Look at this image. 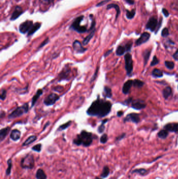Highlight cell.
Listing matches in <instances>:
<instances>
[{
  "mask_svg": "<svg viewBox=\"0 0 178 179\" xmlns=\"http://www.w3.org/2000/svg\"><path fill=\"white\" fill-rule=\"evenodd\" d=\"M172 93V90L171 88L170 87H166L165 89L163 90L162 94L164 98H165V99H167L169 97V96L171 95Z\"/></svg>",
  "mask_w": 178,
  "mask_h": 179,
  "instance_id": "cell-25",
  "label": "cell"
},
{
  "mask_svg": "<svg viewBox=\"0 0 178 179\" xmlns=\"http://www.w3.org/2000/svg\"><path fill=\"white\" fill-rule=\"evenodd\" d=\"M164 128L167 131L178 133V123H169L165 125Z\"/></svg>",
  "mask_w": 178,
  "mask_h": 179,
  "instance_id": "cell-15",
  "label": "cell"
},
{
  "mask_svg": "<svg viewBox=\"0 0 178 179\" xmlns=\"http://www.w3.org/2000/svg\"><path fill=\"white\" fill-rule=\"evenodd\" d=\"M21 131L16 129L12 130L10 134V138L12 140L14 141L18 140L21 138Z\"/></svg>",
  "mask_w": 178,
  "mask_h": 179,
  "instance_id": "cell-16",
  "label": "cell"
},
{
  "mask_svg": "<svg viewBox=\"0 0 178 179\" xmlns=\"http://www.w3.org/2000/svg\"><path fill=\"white\" fill-rule=\"evenodd\" d=\"M149 38H150V34L147 32H145L141 35L140 37L136 41L135 44L136 46H140V45L147 42L149 41Z\"/></svg>",
  "mask_w": 178,
  "mask_h": 179,
  "instance_id": "cell-14",
  "label": "cell"
},
{
  "mask_svg": "<svg viewBox=\"0 0 178 179\" xmlns=\"http://www.w3.org/2000/svg\"><path fill=\"white\" fill-rule=\"evenodd\" d=\"M71 69L68 65H66L63 68L58 76V81L59 82L63 80L69 81L71 79Z\"/></svg>",
  "mask_w": 178,
  "mask_h": 179,
  "instance_id": "cell-6",
  "label": "cell"
},
{
  "mask_svg": "<svg viewBox=\"0 0 178 179\" xmlns=\"http://www.w3.org/2000/svg\"><path fill=\"white\" fill-rule=\"evenodd\" d=\"M108 137L107 135L106 134H103L101 137H100V141L101 144H105L108 141Z\"/></svg>",
  "mask_w": 178,
  "mask_h": 179,
  "instance_id": "cell-40",
  "label": "cell"
},
{
  "mask_svg": "<svg viewBox=\"0 0 178 179\" xmlns=\"http://www.w3.org/2000/svg\"><path fill=\"white\" fill-rule=\"evenodd\" d=\"M100 179V178H98V177H97V178H95V179Z\"/></svg>",
  "mask_w": 178,
  "mask_h": 179,
  "instance_id": "cell-58",
  "label": "cell"
},
{
  "mask_svg": "<svg viewBox=\"0 0 178 179\" xmlns=\"http://www.w3.org/2000/svg\"><path fill=\"white\" fill-rule=\"evenodd\" d=\"M147 170L144 169H136L132 171V173H137L140 174V175L144 176L147 173Z\"/></svg>",
  "mask_w": 178,
  "mask_h": 179,
  "instance_id": "cell-37",
  "label": "cell"
},
{
  "mask_svg": "<svg viewBox=\"0 0 178 179\" xmlns=\"http://www.w3.org/2000/svg\"><path fill=\"white\" fill-rule=\"evenodd\" d=\"M125 1L129 4H133L134 3V1L133 0H125Z\"/></svg>",
  "mask_w": 178,
  "mask_h": 179,
  "instance_id": "cell-55",
  "label": "cell"
},
{
  "mask_svg": "<svg viewBox=\"0 0 178 179\" xmlns=\"http://www.w3.org/2000/svg\"><path fill=\"white\" fill-rule=\"evenodd\" d=\"M104 92H105V98H111L112 96V90L109 87H104Z\"/></svg>",
  "mask_w": 178,
  "mask_h": 179,
  "instance_id": "cell-28",
  "label": "cell"
},
{
  "mask_svg": "<svg viewBox=\"0 0 178 179\" xmlns=\"http://www.w3.org/2000/svg\"><path fill=\"white\" fill-rule=\"evenodd\" d=\"M173 57L176 60H178V49L173 55Z\"/></svg>",
  "mask_w": 178,
  "mask_h": 179,
  "instance_id": "cell-51",
  "label": "cell"
},
{
  "mask_svg": "<svg viewBox=\"0 0 178 179\" xmlns=\"http://www.w3.org/2000/svg\"><path fill=\"white\" fill-rule=\"evenodd\" d=\"M146 106L145 102L142 100H135L132 102V107L135 109H144Z\"/></svg>",
  "mask_w": 178,
  "mask_h": 179,
  "instance_id": "cell-12",
  "label": "cell"
},
{
  "mask_svg": "<svg viewBox=\"0 0 178 179\" xmlns=\"http://www.w3.org/2000/svg\"><path fill=\"white\" fill-rule=\"evenodd\" d=\"M114 8L116 11V18H117L119 16L120 13V8L119 6L115 4H111L109 6H107V10L110 9V8Z\"/></svg>",
  "mask_w": 178,
  "mask_h": 179,
  "instance_id": "cell-31",
  "label": "cell"
},
{
  "mask_svg": "<svg viewBox=\"0 0 178 179\" xmlns=\"http://www.w3.org/2000/svg\"><path fill=\"white\" fill-rule=\"evenodd\" d=\"M41 27V24L39 23H36L34 24H33L32 27H31L30 30L28 33V36H31L33 35L35 33L36 31H37Z\"/></svg>",
  "mask_w": 178,
  "mask_h": 179,
  "instance_id": "cell-21",
  "label": "cell"
},
{
  "mask_svg": "<svg viewBox=\"0 0 178 179\" xmlns=\"http://www.w3.org/2000/svg\"><path fill=\"white\" fill-rule=\"evenodd\" d=\"M135 15V10H133L131 11H129V10H127V14H126V15H127V18L129 19H133L134 15Z\"/></svg>",
  "mask_w": 178,
  "mask_h": 179,
  "instance_id": "cell-35",
  "label": "cell"
},
{
  "mask_svg": "<svg viewBox=\"0 0 178 179\" xmlns=\"http://www.w3.org/2000/svg\"><path fill=\"white\" fill-rule=\"evenodd\" d=\"M37 137L35 135L30 136L23 143V144H22V146H27L29 145L30 144L33 143L34 142H35L37 140Z\"/></svg>",
  "mask_w": 178,
  "mask_h": 179,
  "instance_id": "cell-22",
  "label": "cell"
},
{
  "mask_svg": "<svg viewBox=\"0 0 178 179\" xmlns=\"http://www.w3.org/2000/svg\"><path fill=\"white\" fill-rule=\"evenodd\" d=\"M112 50H112V49H111V50H108V51H107V52H106L105 54H104V56L105 57L108 56H109V54H110L112 52Z\"/></svg>",
  "mask_w": 178,
  "mask_h": 179,
  "instance_id": "cell-52",
  "label": "cell"
},
{
  "mask_svg": "<svg viewBox=\"0 0 178 179\" xmlns=\"http://www.w3.org/2000/svg\"><path fill=\"white\" fill-rule=\"evenodd\" d=\"M151 50H149V49L145 50L143 53V57H144V65H145L147 63V61H148L149 57H150V55H151Z\"/></svg>",
  "mask_w": 178,
  "mask_h": 179,
  "instance_id": "cell-27",
  "label": "cell"
},
{
  "mask_svg": "<svg viewBox=\"0 0 178 179\" xmlns=\"http://www.w3.org/2000/svg\"><path fill=\"white\" fill-rule=\"evenodd\" d=\"M93 141V135L86 130H82L81 134L77 135L73 140V144L77 146L83 145L84 147H89Z\"/></svg>",
  "mask_w": 178,
  "mask_h": 179,
  "instance_id": "cell-2",
  "label": "cell"
},
{
  "mask_svg": "<svg viewBox=\"0 0 178 179\" xmlns=\"http://www.w3.org/2000/svg\"><path fill=\"white\" fill-rule=\"evenodd\" d=\"M29 111L28 103H25L22 106L17 107L8 115V119H14L26 114Z\"/></svg>",
  "mask_w": 178,
  "mask_h": 179,
  "instance_id": "cell-3",
  "label": "cell"
},
{
  "mask_svg": "<svg viewBox=\"0 0 178 179\" xmlns=\"http://www.w3.org/2000/svg\"><path fill=\"white\" fill-rule=\"evenodd\" d=\"M111 107L110 102L98 98L92 103L86 113L89 116L103 117L110 113Z\"/></svg>",
  "mask_w": 178,
  "mask_h": 179,
  "instance_id": "cell-1",
  "label": "cell"
},
{
  "mask_svg": "<svg viewBox=\"0 0 178 179\" xmlns=\"http://www.w3.org/2000/svg\"><path fill=\"white\" fill-rule=\"evenodd\" d=\"M10 127H6L1 129L0 130V141L1 142L3 141V140L8 135V133L10 130Z\"/></svg>",
  "mask_w": 178,
  "mask_h": 179,
  "instance_id": "cell-20",
  "label": "cell"
},
{
  "mask_svg": "<svg viewBox=\"0 0 178 179\" xmlns=\"http://www.w3.org/2000/svg\"><path fill=\"white\" fill-rule=\"evenodd\" d=\"M168 135V132L167 130L166 129L160 130L158 134V136L159 138L162 139L166 138Z\"/></svg>",
  "mask_w": 178,
  "mask_h": 179,
  "instance_id": "cell-34",
  "label": "cell"
},
{
  "mask_svg": "<svg viewBox=\"0 0 178 179\" xmlns=\"http://www.w3.org/2000/svg\"><path fill=\"white\" fill-rule=\"evenodd\" d=\"M5 113L4 112L1 111V118H2V116H3L4 115H5Z\"/></svg>",
  "mask_w": 178,
  "mask_h": 179,
  "instance_id": "cell-57",
  "label": "cell"
},
{
  "mask_svg": "<svg viewBox=\"0 0 178 179\" xmlns=\"http://www.w3.org/2000/svg\"><path fill=\"white\" fill-rule=\"evenodd\" d=\"M133 83V81L131 80L127 81L124 83L123 86V87H122V92L124 94H127L129 93V90L132 86Z\"/></svg>",
  "mask_w": 178,
  "mask_h": 179,
  "instance_id": "cell-17",
  "label": "cell"
},
{
  "mask_svg": "<svg viewBox=\"0 0 178 179\" xmlns=\"http://www.w3.org/2000/svg\"><path fill=\"white\" fill-rule=\"evenodd\" d=\"M140 120V116L136 113H131L127 115L126 117L124 118V122H132L135 123H138Z\"/></svg>",
  "mask_w": 178,
  "mask_h": 179,
  "instance_id": "cell-13",
  "label": "cell"
},
{
  "mask_svg": "<svg viewBox=\"0 0 178 179\" xmlns=\"http://www.w3.org/2000/svg\"><path fill=\"white\" fill-rule=\"evenodd\" d=\"M110 0H105V1H103V2H101V3H98V4L97 5V6H103V3H105L106 2H108V1H109Z\"/></svg>",
  "mask_w": 178,
  "mask_h": 179,
  "instance_id": "cell-53",
  "label": "cell"
},
{
  "mask_svg": "<svg viewBox=\"0 0 178 179\" xmlns=\"http://www.w3.org/2000/svg\"><path fill=\"white\" fill-rule=\"evenodd\" d=\"M98 71H99V67H97V68H96V70L95 71L94 75L92 76V79H91L90 81V83H92V82L94 81V80L96 79L97 75H98Z\"/></svg>",
  "mask_w": 178,
  "mask_h": 179,
  "instance_id": "cell-43",
  "label": "cell"
},
{
  "mask_svg": "<svg viewBox=\"0 0 178 179\" xmlns=\"http://www.w3.org/2000/svg\"><path fill=\"white\" fill-rule=\"evenodd\" d=\"M162 13H163L164 15L166 17H168L169 15V12H168L167 10L166 9H165V8H163V9H162Z\"/></svg>",
  "mask_w": 178,
  "mask_h": 179,
  "instance_id": "cell-50",
  "label": "cell"
},
{
  "mask_svg": "<svg viewBox=\"0 0 178 179\" xmlns=\"http://www.w3.org/2000/svg\"><path fill=\"white\" fill-rule=\"evenodd\" d=\"M159 60L157 58V57L156 56H155L154 58H153V61L151 63V66H154V65H156L159 63Z\"/></svg>",
  "mask_w": 178,
  "mask_h": 179,
  "instance_id": "cell-44",
  "label": "cell"
},
{
  "mask_svg": "<svg viewBox=\"0 0 178 179\" xmlns=\"http://www.w3.org/2000/svg\"><path fill=\"white\" fill-rule=\"evenodd\" d=\"M6 94H7V91L5 89H2L1 90V100L2 101H4L6 97Z\"/></svg>",
  "mask_w": 178,
  "mask_h": 179,
  "instance_id": "cell-41",
  "label": "cell"
},
{
  "mask_svg": "<svg viewBox=\"0 0 178 179\" xmlns=\"http://www.w3.org/2000/svg\"><path fill=\"white\" fill-rule=\"evenodd\" d=\"M158 25V21L156 17H152L150 19L146 25V28L149 30L151 32H153L156 30L157 26Z\"/></svg>",
  "mask_w": 178,
  "mask_h": 179,
  "instance_id": "cell-10",
  "label": "cell"
},
{
  "mask_svg": "<svg viewBox=\"0 0 178 179\" xmlns=\"http://www.w3.org/2000/svg\"><path fill=\"white\" fill-rule=\"evenodd\" d=\"M169 30H168V28H165L162 31V37H167L169 35Z\"/></svg>",
  "mask_w": 178,
  "mask_h": 179,
  "instance_id": "cell-45",
  "label": "cell"
},
{
  "mask_svg": "<svg viewBox=\"0 0 178 179\" xmlns=\"http://www.w3.org/2000/svg\"><path fill=\"white\" fill-rule=\"evenodd\" d=\"M125 136V134H122L121 135H120V136H118V137H117L116 138V141H119V140H121V139L123 138Z\"/></svg>",
  "mask_w": 178,
  "mask_h": 179,
  "instance_id": "cell-49",
  "label": "cell"
},
{
  "mask_svg": "<svg viewBox=\"0 0 178 179\" xmlns=\"http://www.w3.org/2000/svg\"><path fill=\"white\" fill-rule=\"evenodd\" d=\"M36 178L37 179H47V176L42 169H39L36 172Z\"/></svg>",
  "mask_w": 178,
  "mask_h": 179,
  "instance_id": "cell-23",
  "label": "cell"
},
{
  "mask_svg": "<svg viewBox=\"0 0 178 179\" xmlns=\"http://www.w3.org/2000/svg\"><path fill=\"white\" fill-rule=\"evenodd\" d=\"M72 124V121H68V122L65 123L64 124H62V125L60 126L58 128V131H62V130H65L66 129H67Z\"/></svg>",
  "mask_w": 178,
  "mask_h": 179,
  "instance_id": "cell-33",
  "label": "cell"
},
{
  "mask_svg": "<svg viewBox=\"0 0 178 179\" xmlns=\"http://www.w3.org/2000/svg\"><path fill=\"white\" fill-rule=\"evenodd\" d=\"M59 99V95L55 93H51L44 98L43 103L46 106H51L54 105Z\"/></svg>",
  "mask_w": 178,
  "mask_h": 179,
  "instance_id": "cell-8",
  "label": "cell"
},
{
  "mask_svg": "<svg viewBox=\"0 0 178 179\" xmlns=\"http://www.w3.org/2000/svg\"><path fill=\"white\" fill-rule=\"evenodd\" d=\"M8 168L6 170V175L7 176H9L11 174V170H12V160L11 159H9L8 161Z\"/></svg>",
  "mask_w": 178,
  "mask_h": 179,
  "instance_id": "cell-32",
  "label": "cell"
},
{
  "mask_svg": "<svg viewBox=\"0 0 178 179\" xmlns=\"http://www.w3.org/2000/svg\"><path fill=\"white\" fill-rule=\"evenodd\" d=\"M95 29H94L92 30V32L89 34L87 36L86 38H84V40L83 41L82 44L84 46H86L88 43H89V41L92 39V38L93 37V36H94V33H95Z\"/></svg>",
  "mask_w": 178,
  "mask_h": 179,
  "instance_id": "cell-24",
  "label": "cell"
},
{
  "mask_svg": "<svg viewBox=\"0 0 178 179\" xmlns=\"http://www.w3.org/2000/svg\"><path fill=\"white\" fill-rule=\"evenodd\" d=\"M132 46V42L129 41L128 43H127V44L125 45V49H126V51H127V52L129 51V50H131V49Z\"/></svg>",
  "mask_w": 178,
  "mask_h": 179,
  "instance_id": "cell-46",
  "label": "cell"
},
{
  "mask_svg": "<svg viewBox=\"0 0 178 179\" xmlns=\"http://www.w3.org/2000/svg\"><path fill=\"white\" fill-rule=\"evenodd\" d=\"M49 41V38H46V39L43 41L42 43H41L40 45V46L38 47V48H41L43 47V46H44L47 43H48Z\"/></svg>",
  "mask_w": 178,
  "mask_h": 179,
  "instance_id": "cell-47",
  "label": "cell"
},
{
  "mask_svg": "<svg viewBox=\"0 0 178 179\" xmlns=\"http://www.w3.org/2000/svg\"><path fill=\"white\" fill-rule=\"evenodd\" d=\"M50 124V122H48L46 124L44 125V127H43V129H42V131H43L44 130H45L46 128L48 126H49Z\"/></svg>",
  "mask_w": 178,
  "mask_h": 179,
  "instance_id": "cell-54",
  "label": "cell"
},
{
  "mask_svg": "<svg viewBox=\"0 0 178 179\" xmlns=\"http://www.w3.org/2000/svg\"><path fill=\"white\" fill-rule=\"evenodd\" d=\"M42 93H43V90L39 89L37 90V91L36 93L35 94L32 98L31 107H33L34 106L36 103L37 102V101L38 100V98L40 97L41 95H42Z\"/></svg>",
  "mask_w": 178,
  "mask_h": 179,
  "instance_id": "cell-19",
  "label": "cell"
},
{
  "mask_svg": "<svg viewBox=\"0 0 178 179\" xmlns=\"http://www.w3.org/2000/svg\"><path fill=\"white\" fill-rule=\"evenodd\" d=\"M124 59L125 64V69L127 71V74L128 75H129L132 73L133 69L132 57L131 54H125L124 56Z\"/></svg>",
  "mask_w": 178,
  "mask_h": 179,
  "instance_id": "cell-7",
  "label": "cell"
},
{
  "mask_svg": "<svg viewBox=\"0 0 178 179\" xmlns=\"http://www.w3.org/2000/svg\"><path fill=\"white\" fill-rule=\"evenodd\" d=\"M104 124H105V123H101V124L98 128L97 130H98V132L99 133V134L103 133L105 129V126Z\"/></svg>",
  "mask_w": 178,
  "mask_h": 179,
  "instance_id": "cell-42",
  "label": "cell"
},
{
  "mask_svg": "<svg viewBox=\"0 0 178 179\" xmlns=\"http://www.w3.org/2000/svg\"><path fill=\"white\" fill-rule=\"evenodd\" d=\"M41 148H42V145L41 144H38L32 147L31 149L33 151L36 152H40L41 151Z\"/></svg>",
  "mask_w": 178,
  "mask_h": 179,
  "instance_id": "cell-38",
  "label": "cell"
},
{
  "mask_svg": "<svg viewBox=\"0 0 178 179\" xmlns=\"http://www.w3.org/2000/svg\"><path fill=\"white\" fill-rule=\"evenodd\" d=\"M152 75L155 78H160L163 76V73L158 69H155L152 72Z\"/></svg>",
  "mask_w": 178,
  "mask_h": 179,
  "instance_id": "cell-30",
  "label": "cell"
},
{
  "mask_svg": "<svg viewBox=\"0 0 178 179\" xmlns=\"http://www.w3.org/2000/svg\"><path fill=\"white\" fill-rule=\"evenodd\" d=\"M21 166L25 169H32L35 166V159L34 156L31 154H28L23 158L21 161Z\"/></svg>",
  "mask_w": 178,
  "mask_h": 179,
  "instance_id": "cell-4",
  "label": "cell"
},
{
  "mask_svg": "<svg viewBox=\"0 0 178 179\" xmlns=\"http://www.w3.org/2000/svg\"><path fill=\"white\" fill-rule=\"evenodd\" d=\"M73 47L74 51L76 53H79V54L84 53V52H86L87 50L86 48L83 47L81 42L77 40H76L74 41L73 43Z\"/></svg>",
  "mask_w": 178,
  "mask_h": 179,
  "instance_id": "cell-11",
  "label": "cell"
},
{
  "mask_svg": "<svg viewBox=\"0 0 178 179\" xmlns=\"http://www.w3.org/2000/svg\"><path fill=\"white\" fill-rule=\"evenodd\" d=\"M133 85L136 87H143V85H144V82L140 81V80H134L133 81Z\"/></svg>",
  "mask_w": 178,
  "mask_h": 179,
  "instance_id": "cell-36",
  "label": "cell"
},
{
  "mask_svg": "<svg viewBox=\"0 0 178 179\" xmlns=\"http://www.w3.org/2000/svg\"><path fill=\"white\" fill-rule=\"evenodd\" d=\"M110 173V169L108 166H105L103 168L102 173L101 174V176L103 178H105L109 176Z\"/></svg>",
  "mask_w": 178,
  "mask_h": 179,
  "instance_id": "cell-29",
  "label": "cell"
},
{
  "mask_svg": "<svg viewBox=\"0 0 178 179\" xmlns=\"http://www.w3.org/2000/svg\"><path fill=\"white\" fill-rule=\"evenodd\" d=\"M23 13V10L22 8L20 6H16L15 10L14 11L11 17V20L14 21L17 19L18 17Z\"/></svg>",
  "mask_w": 178,
  "mask_h": 179,
  "instance_id": "cell-18",
  "label": "cell"
},
{
  "mask_svg": "<svg viewBox=\"0 0 178 179\" xmlns=\"http://www.w3.org/2000/svg\"><path fill=\"white\" fill-rule=\"evenodd\" d=\"M123 114V112L119 111L117 113V116L118 117L121 116Z\"/></svg>",
  "mask_w": 178,
  "mask_h": 179,
  "instance_id": "cell-56",
  "label": "cell"
},
{
  "mask_svg": "<svg viewBox=\"0 0 178 179\" xmlns=\"http://www.w3.org/2000/svg\"><path fill=\"white\" fill-rule=\"evenodd\" d=\"M126 52V49L125 46H119L118 47L116 50V54L118 56H121L124 54L125 52Z\"/></svg>",
  "mask_w": 178,
  "mask_h": 179,
  "instance_id": "cell-26",
  "label": "cell"
},
{
  "mask_svg": "<svg viewBox=\"0 0 178 179\" xmlns=\"http://www.w3.org/2000/svg\"><path fill=\"white\" fill-rule=\"evenodd\" d=\"M83 18H84L83 16L78 17L75 19V21H74L71 26V28L72 29L75 30L77 32L79 33H85L87 31V29L86 26L81 25V22L83 19Z\"/></svg>",
  "mask_w": 178,
  "mask_h": 179,
  "instance_id": "cell-5",
  "label": "cell"
},
{
  "mask_svg": "<svg viewBox=\"0 0 178 179\" xmlns=\"http://www.w3.org/2000/svg\"><path fill=\"white\" fill-rule=\"evenodd\" d=\"M165 64L166 67L170 70H172L175 68V63L172 61H165Z\"/></svg>",
  "mask_w": 178,
  "mask_h": 179,
  "instance_id": "cell-39",
  "label": "cell"
},
{
  "mask_svg": "<svg viewBox=\"0 0 178 179\" xmlns=\"http://www.w3.org/2000/svg\"><path fill=\"white\" fill-rule=\"evenodd\" d=\"M40 2L44 4H49L53 1V0H39Z\"/></svg>",
  "mask_w": 178,
  "mask_h": 179,
  "instance_id": "cell-48",
  "label": "cell"
},
{
  "mask_svg": "<svg viewBox=\"0 0 178 179\" xmlns=\"http://www.w3.org/2000/svg\"><path fill=\"white\" fill-rule=\"evenodd\" d=\"M33 25V22L31 21H27L20 25L19 27V32L22 34L28 33L31 27Z\"/></svg>",
  "mask_w": 178,
  "mask_h": 179,
  "instance_id": "cell-9",
  "label": "cell"
}]
</instances>
